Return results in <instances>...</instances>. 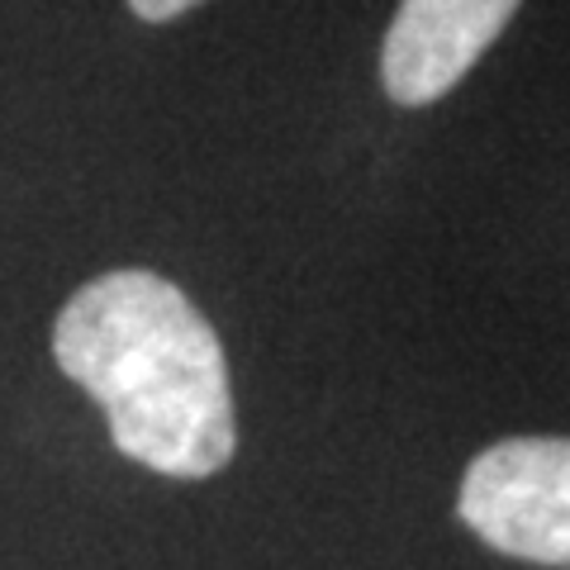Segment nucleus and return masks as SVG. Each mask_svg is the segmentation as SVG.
<instances>
[{"label": "nucleus", "instance_id": "1", "mask_svg": "<svg viewBox=\"0 0 570 570\" xmlns=\"http://www.w3.org/2000/svg\"><path fill=\"white\" fill-rule=\"evenodd\" d=\"M52 356L105 409L115 448L171 480H205L238 448L219 333L157 272L86 281L52 324Z\"/></svg>", "mask_w": 570, "mask_h": 570}, {"label": "nucleus", "instance_id": "2", "mask_svg": "<svg viewBox=\"0 0 570 570\" xmlns=\"http://www.w3.org/2000/svg\"><path fill=\"white\" fill-rule=\"evenodd\" d=\"M456 513L513 561L570 570V438H504L461 480Z\"/></svg>", "mask_w": 570, "mask_h": 570}, {"label": "nucleus", "instance_id": "3", "mask_svg": "<svg viewBox=\"0 0 570 570\" xmlns=\"http://www.w3.org/2000/svg\"><path fill=\"white\" fill-rule=\"evenodd\" d=\"M523 0H400L381 48L385 96L433 105L485 58Z\"/></svg>", "mask_w": 570, "mask_h": 570}, {"label": "nucleus", "instance_id": "4", "mask_svg": "<svg viewBox=\"0 0 570 570\" xmlns=\"http://www.w3.org/2000/svg\"><path fill=\"white\" fill-rule=\"evenodd\" d=\"M195 6H200V0H129V10L148 24H167V20H176V14H186Z\"/></svg>", "mask_w": 570, "mask_h": 570}]
</instances>
